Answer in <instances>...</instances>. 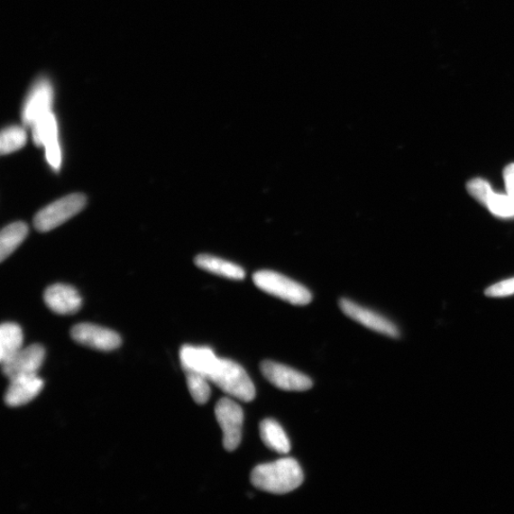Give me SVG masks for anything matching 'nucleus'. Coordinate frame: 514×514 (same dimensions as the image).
Segmentation results:
<instances>
[{"instance_id":"1","label":"nucleus","mask_w":514,"mask_h":514,"mask_svg":"<svg viewBox=\"0 0 514 514\" xmlns=\"http://www.w3.org/2000/svg\"><path fill=\"white\" fill-rule=\"evenodd\" d=\"M304 474L294 458H282L256 466L251 473L252 484L259 490L274 494H285L301 486Z\"/></svg>"},{"instance_id":"19","label":"nucleus","mask_w":514,"mask_h":514,"mask_svg":"<svg viewBox=\"0 0 514 514\" xmlns=\"http://www.w3.org/2000/svg\"><path fill=\"white\" fill-rule=\"evenodd\" d=\"M185 373L187 386L194 400L200 405L207 403L211 397L210 381L207 377L191 372Z\"/></svg>"},{"instance_id":"7","label":"nucleus","mask_w":514,"mask_h":514,"mask_svg":"<svg viewBox=\"0 0 514 514\" xmlns=\"http://www.w3.org/2000/svg\"><path fill=\"white\" fill-rule=\"evenodd\" d=\"M341 311L353 320L363 324L365 327L390 337L398 338L400 335L397 326L380 314L369 310V308L360 306L347 298H341L339 301Z\"/></svg>"},{"instance_id":"22","label":"nucleus","mask_w":514,"mask_h":514,"mask_svg":"<svg viewBox=\"0 0 514 514\" xmlns=\"http://www.w3.org/2000/svg\"><path fill=\"white\" fill-rule=\"evenodd\" d=\"M467 190L477 202L485 206V207H487L489 200L493 195L491 186L483 179H474L469 181Z\"/></svg>"},{"instance_id":"16","label":"nucleus","mask_w":514,"mask_h":514,"mask_svg":"<svg viewBox=\"0 0 514 514\" xmlns=\"http://www.w3.org/2000/svg\"><path fill=\"white\" fill-rule=\"evenodd\" d=\"M260 427L262 439L268 448L281 454H286L290 451L289 440L279 422L265 419L261 423Z\"/></svg>"},{"instance_id":"3","label":"nucleus","mask_w":514,"mask_h":514,"mask_svg":"<svg viewBox=\"0 0 514 514\" xmlns=\"http://www.w3.org/2000/svg\"><path fill=\"white\" fill-rule=\"evenodd\" d=\"M253 282L265 293L277 297L294 305H307L312 301L313 296L302 284L290 280L283 274L262 270L253 274Z\"/></svg>"},{"instance_id":"18","label":"nucleus","mask_w":514,"mask_h":514,"mask_svg":"<svg viewBox=\"0 0 514 514\" xmlns=\"http://www.w3.org/2000/svg\"><path fill=\"white\" fill-rule=\"evenodd\" d=\"M32 139L37 146H43L58 140V124L56 117L50 112L32 125Z\"/></svg>"},{"instance_id":"21","label":"nucleus","mask_w":514,"mask_h":514,"mask_svg":"<svg viewBox=\"0 0 514 514\" xmlns=\"http://www.w3.org/2000/svg\"><path fill=\"white\" fill-rule=\"evenodd\" d=\"M487 208L497 217H514V199L508 194L502 195L493 193L489 200Z\"/></svg>"},{"instance_id":"9","label":"nucleus","mask_w":514,"mask_h":514,"mask_svg":"<svg viewBox=\"0 0 514 514\" xmlns=\"http://www.w3.org/2000/svg\"><path fill=\"white\" fill-rule=\"evenodd\" d=\"M45 358V349L39 344L23 348L6 363H2L3 372L8 379L38 374Z\"/></svg>"},{"instance_id":"20","label":"nucleus","mask_w":514,"mask_h":514,"mask_svg":"<svg viewBox=\"0 0 514 514\" xmlns=\"http://www.w3.org/2000/svg\"><path fill=\"white\" fill-rule=\"evenodd\" d=\"M27 142V133L23 127L11 126L5 129L0 137V151L9 154L22 149Z\"/></svg>"},{"instance_id":"6","label":"nucleus","mask_w":514,"mask_h":514,"mask_svg":"<svg viewBox=\"0 0 514 514\" xmlns=\"http://www.w3.org/2000/svg\"><path fill=\"white\" fill-rule=\"evenodd\" d=\"M71 335L79 344L97 351H114L122 345L117 333L90 323L76 325Z\"/></svg>"},{"instance_id":"14","label":"nucleus","mask_w":514,"mask_h":514,"mask_svg":"<svg viewBox=\"0 0 514 514\" xmlns=\"http://www.w3.org/2000/svg\"><path fill=\"white\" fill-rule=\"evenodd\" d=\"M196 265L206 271L216 274V276L233 280H243L246 277V271L234 262L219 259L211 254H199L195 259Z\"/></svg>"},{"instance_id":"15","label":"nucleus","mask_w":514,"mask_h":514,"mask_svg":"<svg viewBox=\"0 0 514 514\" xmlns=\"http://www.w3.org/2000/svg\"><path fill=\"white\" fill-rule=\"evenodd\" d=\"M23 333L16 323H4L0 328V363H5L23 347Z\"/></svg>"},{"instance_id":"4","label":"nucleus","mask_w":514,"mask_h":514,"mask_svg":"<svg viewBox=\"0 0 514 514\" xmlns=\"http://www.w3.org/2000/svg\"><path fill=\"white\" fill-rule=\"evenodd\" d=\"M86 202L84 195L73 194L50 203L34 216V227L42 233L54 230L81 212Z\"/></svg>"},{"instance_id":"5","label":"nucleus","mask_w":514,"mask_h":514,"mask_svg":"<svg viewBox=\"0 0 514 514\" xmlns=\"http://www.w3.org/2000/svg\"><path fill=\"white\" fill-rule=\"evenodd\" d=\"M216 418L223 431V445L228 452L238 448L243 439V409L230 399H220L216 406Z\"/></svg>"},{"instance_id":"2","label":"nucleus","mask_w":514,"mask_h":514,"mask_svg":"<svg viewBox=\"0 0 514 514\" xmlns=\"http://www.w3.org/2000/svg\"><path fill=\"white\" fill-rule=\"evenodd\" d=\"M209 381L238 400L250 402L255 398V388L250 376L233 360L219 358Z\"/></svg>"},{"instance_id":"10","label":"nucleus","mask_w":514,"mask_h":514,"mask_svg":"<svg viewBox=\"0 0 514 514\" xmlns=\"http://www.w3.org/2000/svg\"><path fill=\"white\" fill-rule=\"evenodd\" d=\"M53 90L46 79H41L33 86L23 107V122L26 126H31L41 117L50 112Z\"/></svg>"},{"instance_id":"23","label":"nucleus","mask_w":514,"mask_h":514,"mask_svg":"<svg viewBox=\"0 0 514 514\" xmlns=\"http://www.w3.org/2000/svg\"><path fill=\"white\" fill-rule=\"evenodd\" d=\"M485 295L489 298H507L514 295V278L489 287Z\"/></svg>"},{"instance_id":"13","label":"nucleus","mask_w":514,"mask_h":514,"mask_svg":"<svg viewBox=\"0 0 514 514\" xmlns=\"http://www.w3.org/2000/svg\"><path fill=\"white\" fill-rule=\"evenodd\" d=\"M10 386L5 394V403L9 407H20L36 399L44 382L38 374L15 377L10 381Z\"/></svg>"},{"instance_id":"25","label":"nucleus","mask_w":514,"mask_h":514,"mask_svg":"<svg viewBox=\"0 0 514 514\" xmlns=\"http://www.w3.org/2000/svg\"><path fill=\"white\" fill-rule=\"evenodd\" d=\"M503 176L507 194L514 199V163L505 168Z\"/></svg>"},{"instance_id":"11","label":"nucleus","mask_w":514,"mask_h":514,"mask_svg":"<svg viewBox=\"0 0 514 514\" xmlns=\"http://www.w3.org/2000/svg\"><path fill=\"white\" fill-rule=\"evenodd\" d=\"M44 301L51 311L63 316L76 314L82 305L78 291L65 284H55L47 288Z\"/></svg>"},{"instance_id":"17","label":"nucleus","mask_w":514,"mask_h":514,"mask_svg":"<svg viewBox=\"0 0 514 514\" xmlns=\"http://www.w3.org/2000/svg\"><path fill=\"white\" fill-rule=\"evenodd\" d=\"M29 233L26 223L19 221L6 226L0 234V260L5 262L25 240Z\"/></svg>"},{"instance_id":"8","label":"nucleus","mask_w":514,"mask_h":514,"mask_svg":"<svg viewBox=\"0 0 514 514\" xmlns=\"http://www.w3.org/2000/svg\"><path fill=\"white\" fill-rule=\"evenodd\" d=\"M261 370L270 383L284 390L303 391L313 387L307 375L282 364L263 362Z\"/></svg>"},{"instance_id":"24","label":"nucleus","mask_w":514,"mask_h":514,"mask_svg":"<svg viewBox=\"0 0 514 514\" xmlns=\"http://www.w3.org/2000/svg\"><path fill=\"white\" fill-rule=\"evenodd\" d=\"M44 148L48 164L51 169L59 170L62 161L61 149L59 141L51 142Z\"/></svg>"},{"instance_id":"12","label":"nucleus","mask_w":514,"mask_h":514,"mask_svg":"<svg viewBox=\"0 0 514 514\" xmlns=\"http://www.w3.org/2000/svg\"><path fill=\"white\" fill-rule=\"evenodd\" d=\"M180 362L185 372L199 373L210 379L219 358L208 347L183 346L180 350Z\"/></svg>"}]
</instances>
